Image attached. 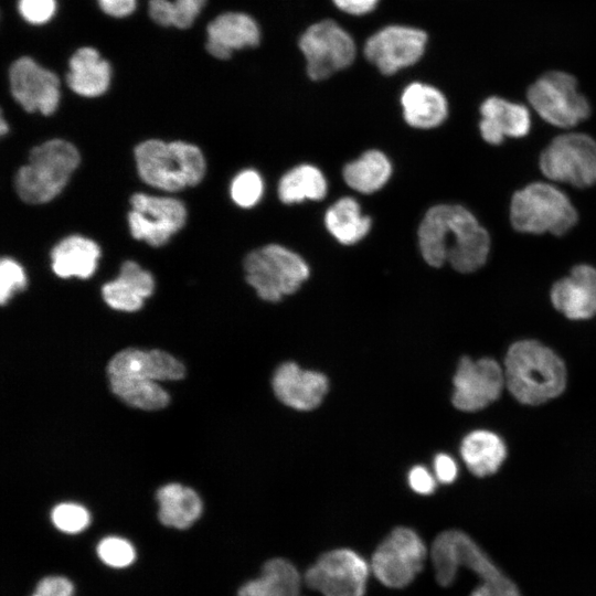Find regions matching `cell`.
Instances as JSON below:
<instances>
[{
	"label": "cell",
	"mask_w": 596,
	"mask_h": 596,
	"mask_svg": "<svg viewBox=\"0 0 596 596\" xmlns=\"http://www.w3.org/2000/svg\"><path fill=\"white\" fill-rule=\"evenodd\" d=\"M409 487L419 494H430L436 488V481L427 468L415 466L408 472Z\"/></svg>",
	"instance_id": "60d3db41"
},
{
	"label": "cell",
	"mask_w": 596,
	"mask_h": 596,
	"mask_svg": "<svg viewBox=\"0 0 596 596\" xmlns=\"http://www.w3.org/2000/svg\"><path fill=\"white\" fill-rule=\"evenodd\" d=\"M426 546L412 529H394L376 547L371 562L375 577L385 586L401 588L422 571Z\"/></svg>",
	"instance_id": "8fae6325"
},
{
	"label": "cell",
	"mask_w": 596,
	"mask_h": 596,
	"mask_svg": "<svg viewBox=\"0 0 596 596\" xmlns=\"http://www.w3.org/2000/svg\"><path fill=\"white\" fill-rule=\"evenodd\" d=\"M159 520L169 528L185 530L202 513V502L194 490L179 483H168L157 492Z\"/></svg>",
	"instance_id": "484cf974"
},
{
	"label": "cell",
	"mask_w": 596,
	"mask_h": 596,
	"mask_svg": "<svg viewBox=\"0 0 596 596\" xmlns=\"http://www.w3.org/2000/svg\"><path fill=\"white\" fill-rule=\"evenodd\" d=\"M417 236L424 260L437 268L449 263L459 273H472L485 265L490 252L487 230L459 204L432 206Z\"/></svg>",
	"instance_id": "6da1fadb"
},
{
	"label": "cell",
	"mask_w": 596,
	"mask_h": 596,
	"mask_svg": "<svg viewBox=\"0 0 596 596\" xmlns=\"http://www.w3.org/2000/svg\"><path fill=\"white\" fill-rule=\"evenodd\" d=\"M206 51L219 60L230 58L236 50L255 47L260 40L256 21L246 13L225 12L206 28Z\"/></svg>",
	"instance_id": "ffe728a7"
},
{
	"label": "cell",
	"mask_w": 596,
	"mask_h": 596,
	"mask_svg": "<svg viewBox=\"0 0 596 596\" xmlns=\"http://www.w3.org/2000/svg\"><path fill=\"white\" fill-rule=\"evenodd\" d=\"M470 596H522L518 586L505 574L480 584L471 592Z\"/></svg>",
	"instance_id": "f35d334b"
},
{
	"label": "cell",
	"mask_w": 596,
	"mask_h": 596,
	"mask_svg": "<svg viewBox=\"0 0 596 596\" xmlns=\"http://www.w3.org/2000/svg\"><path fill=\"white\" fill-rule=\"evenodd\" d=\"M461 457L468 469L478 477L494 473L502 465L507 449L502 439L488 430H475L461 441Z\"/></svg>",
	"instance_id": "4316f807"
},
{
	"label": "cell",
	"mask_w": 596,
	"mask_h": 596,
	"mask_svg": "<svg viewBox=\"0 0 596 596\" xmlns=\"http://www.w3.org/2000/svg\"><path fill=\"white\" fill-rule=\"evenodd\" d=\"M504 383V372L497 361L464 356L454 376L453 404L460 411H479L500 396Z\"/></svg>",
	"instance_id": "5bb4252c"
},
{
	"label": "cell",
	"mask_w": 596,
	"mask_h": 596,
	"mask_svg": "<svg viewBox=\"0 0 596 596\" xmlns=\"http://www.w3.org/2000/svg\"><path fill=\"white\" fill-rule=\"evenodd\" d=\"M528 100L549 124L571 128L590 115L588 100L577 89L574 76L560 71L545 73L528 89Z\"/></svg>",
	"instance_id": "52a82bcc"
},
{
	"label": "cell",
	"mask_w": 596,
	"mask_h": 596,
	"mask_svg": "<svg viewBox=\"0 0 596 596\" xmlns=\"http://www.w3.org/2000/svg\"><path fill=\"white\" fill-rule=\"evenodd\" d=\"M108 376L142 380H180L184 366L171 354L161 350L125 349L115 354L107 365Z\"/></svg>",
	"instance_id": "d6986e66"
},
{
	"label": "cell",
	"mask_w": 596,
	"mask_h": 596,
	"mask_svg": "<svg viewBox=\"0 0 596 596\" xmlns=\"http://www.w3.org/2000/svg\"><path fill=\"white\" fill-rule=\"evenodd\" d=\"M8 130H9V127H8V125H7V123H6L4 118H3V114H1L0 132L3 136V135H6L8 132Z\"/></svg>",
	"instance_id": "bcb514c9"
},
{
	"label": "cell",
	"mask_w": 596,
	"mask_h": 596,
	"mask_svg": "<svg viewBox=\"0 0 596 596\" xmlns=\"http://www.w3.org/2000/svg\"><path fill=\"white\" fill-rule=\"evenodd\" d=\"M79 160L76 147L63 139L34 147L14 178L18 195L31 204L51 201L64 189Z\"/></svg>",
	"instance_id": "277c9868"
},
{
	"label": "cell",
	"mask_w": 596,
	"mask_h": 596,
	"mask_svg": "<svg viewBox=\"0 0 596 596\" xmlns=\"http://www.w3.org/2000/svg\"><path fill=\"white\" fill-rule=\"evenodd\" d=\"M327 193L322 172L311 164H300L285 173L278 183V196L286 204L305 200L319 201Z\"/></svg>",
	"instance_id": "f546056e"
},
{
	"label": "cell",
	"mask_w": 596,
	"mask_h": 596,
	"mask_svg": "<svg viewBox=\"0 0 596 596\" xmlns=\"http://www.w3.org/2000/svg\"><path fill=\"white\" fill-rule=\"evenodd\" d=\"M577 212L567 195L545 182H533L517 191L510 204L514 230L528 234L563 235L577 222Z\"/></svg>",
	"instance_id": "5b68a950"
},
{
	"label": "cell",
	"mask_w": 596,
	"mask_h": 596,
	"mask_svg": "<svg viewBox=\"0 0 596 596\" xmlns=\"http://www.w3.org/2000/svg\"><path fill=\"white\" fill-rule=\"evenodd\" d=\"M130 205L128 225L131 235L151 246L164 245L187 220L185 206L174 198L136 193Z\"/></svg>",
	"instance_id": "4fadbf2b"
},
{
	"label": "cell",
	"mask_w": 596,
	"mask_h": 596,
	"mask_svg": "<svg viewBox=\"0 0 596 596\" xmlns=\"http://www.w3.org/2000/svg\"><path fill=\"white\" fill-rule=\"evenodd\" d=\"M246 281L259 298L276 302L296 292L309 277L301 256L278 244H268L248 253L244 259Z\"/></svg>",
	"instance_id": "8992f818"
},
{
	"label": "cell",
	"mask_w": 596,
	"mask_h": 596,
	"mask_svg": "<svg viewBox=\"0 0 596 596\" xmlns=\"http://www.w3.org/2000/svg\"><path fill=\"white\" fill-rule=\"evenodd\" d=\"M504 380L519 402L536 405L563 392L566 371L563 361L551 349L538 341L522 340L507 352Z\"/></svg>",
	"instance_id": "7a4b0ae2"
},
{
	"label": "cell",
	"mask_w": 596,
	"mask_h": 596,
	"mask_svg": "<svg viewBox=\"0 0 596 596\" xmlns=\"http://www.w3.org/2000/svg\"><path fill=\"white\" fill-rule=\"evenodd\" d=\"M134 153L140 179L163 191L196 185L206 169L201 150L184 141L149 139L140 142Z\"/></svg>",
	"instance_id": "3957f363"
},
{
	"label": "cell",
	"mask_w": 596,
	"mask_h": 596,
	"mask_svg": "<svg viewBox=\"0 0 596 596\" xmlns=\"http://www.w3.org/2000/svg\"><path fill=\"white\" fill-rule=\"evenodd\" d=\"M155 289V280L150 272L143 269L134 260L123 263L116 279L102 287L105 302L115 310L137 311L146 298Z\"/></svg>",
	"instance_id": "7402d4cb"
},
{
	"label": "cell",
	"mask_w": 596,
	"mask_h": 596,
	"mask_svg": "<svg viewBox=\"0 0 596 596\" xmlns=\"http://www.w3.org/2000/svg\"><path fill=\"white\" fill-rule=\"evenodd\" d=\"M99 246L91 238L71 235L60 241L51 252V266L61 278H89L97 268Z\"/></svg>",
	"instance_id": "d4e9b609"
},
{
	"label": "cell",
	"mask_w": 596,
	"mask_h": 596,
	"mask_svg": "<svg viewBox=\"0 0 596 596\" xmlns=\"http://www.w3.org/2000/svg\"><path fill=\"white\" fill-rule=\"evenodd\" d=\"M34 593L42 596H73L74 585L62 575H50L36 583Z\"/></svg>",
	"instance_id": "ab89813d"
},
{
	"label": "cell",
	"mask_w": 596,
	"mask_h": 596,
	"mask_svg": "<svg viewBox=\"0 0 596 596\" xmlns=\"http://www.w3.org/2000/svg\"><path fill=\"white\" fill-rule=\"evenodd\" d=\"M20 15L31 24H44L50 21L56 11L55 0H19Z\"/></svg>",
	"instance_id": "74e56055"
},
{
	"label": "cell",
	"mask_w": 596,
	"mask_h": 596,
	"mask_svg": "<svg viewBox=\"0 0 596 596\" xmlns=\"http://www.w3.org/2000/svg\"><path fill=\"white\" fill-rule=\"evenodd\" d=\"M31 596H42V595H40L38 593H33Z\"/></svg>",
	"instance_id": "7dc6e473"
},
{
	"label": "cell",
	"mask_w": 596,
	"mask_h": 596,
	"mask_svg": "<svg viewBox=\"0 0 596 596\" xmlns=\"http://www.w3.org/2000/svg\"><path fill=\"white\" fill-rule=\"evenodd\" d=\"M97 2L106 14L124 18L134 12L137 0H97Z\"/></svg>",
	"instance_id": "7bdbcfd3"
},
{
	"label": "cell",
	"mask_w": 596,
	"mask_h": 596,
	"mask_svg": "<svg viewBox=\"0 0 596 596\" xmlns=\"http://www.w3.org/2000/svg\"><path fill=\"white\" fill-rule=\"evenodd\" d=\"M67 86L77 95L97 97L109 86L111 70L99 52L91 46L78 49L70 58Z\"/></svg>",
	"instance_id": "603a6c76"
},
{
	"label": "cell",
	"mask_w": 596,
	"mask_h": 596,
	"mask_svg": "<svg viewBox=\"0 0 596 596\" xmlns=\"http://www.w3.org/2000/svg\"><path fill=\"white\" fill-rule=\"evenodd\" d=\"M480 134L490 145H500L504 138H521L531 128L529 109L521 104L492 96L480 106Z\"/></svg>",
	"instance_id": "44dd1931"
},
{
	"label": "cell",
	"mask_w": 596,
	"mask_h": 596,
	"mask_svg": "<svg viewBox=\"0 0 596 596\" xmlns=\"http://www.w3.org/2000/svg\"><path fill=\"white\" fill-rule=\"evenodd\" d=\"M434 469L437 479L443 483L453 482L458 472L455 460L446 454L436 455L434 459Z\"/></svg>",
	"instance_id": "b9f144b4"
},
{
	"label": "cell",
	"mask_w": 596,
	"mask_h": 596,
	"mask_svg": "<svg viewBox=\"0 0 596 596\" xmlns=\"http://www.w3.org/2000/svg\"><path fill=\"white\" fill-rule=\"evenodd\" d=\"M430 556L436 581L441 586L451 585L460 567L468 568L480 581L504 574L469 535L459 530L438 534L433 542Z\"/></svg>",
	"instance_id": "9c48e42d"
},
{
	"label": "cell",
	"mask_w": 596,
	"mask_h": 596,
	"mask_svg": "<svg viewBox=\"0 0 596 596\" xmlns=\"http://www.w3.org/2000/svg\"><path fill=\"white\" fill-rule=\"evenodd\" d=\"M206 0H150L148 12L159 25L188 29L203 9Z\"/></svg>",
	"instance_id": "1f68e13d"
},
{
	"label": "cell",
	"mask_w": 596,
	"mask_h": 596,
	"mask_svg": "<svg viewBox=\"0 0 596 596\" xmlns=\"http://www.w3.org/2000/svg\"><path fill=\"white\" fill-rule=\"evenodd\" d=\"M263 180L257 171H241L231 183V198L241 207L254 206L263 195Z\"/></svg>",
	"instance_id": "836d02e7"
},
{
	"label": "cell",
	"mask_w": 596,
	"mask_h": 596,
	"mask_svg": "<svg viewBox=\"0 0 596 596\" xmlns=\"http://www.w3.org/2000/svg\"><path fill=\"white\" fill-rule=\"evenodd\" d=\"M10 89L13 98L29 111L53 114L60 103V81L51 71L29 56L15 60L9 70Z\"/></svg>",
	"instance_id": "2e32d148"
},
{
	"label": "cell",
	"mask_w": 596,
	"mask_h": 596,
	"mask_svg": "<svg viewBox=\"0 0 596 596\" xmlns=\"http://www.w3.org/2000/svg\"><path fill=\"white\" fill-rule=\"evenodd\" d=\"M237 596H277L268 584L259 576L243 584Z\"/></svg>",
	"instance_id": "f6af8a7d"
},
{
	"label": "cell",
	"mask_w": 596,
	"mask_h": 596,
	"mask_svg": "<svg viewBox=\"0 0 596 596\" xmlns=\"http://www.w3.org/2000/svg\"><path fill=\"white\" fill-rule=\"evenodd\" d=\"M343 12L353 15H362L375 9L379 0H332Z\"/></svg>",
	"instance_id": "ee69618b"
},
{
	"label": "cell",
	"mask_w": 596,
	"mask_h": 596,
	"mask_svg": "<svg viewBox=\"0 0 596 596\" xmlns=\"http://www.w3.org/2000/svg\"><path fill=\"white\" fill-rule=\"evenodd\" d=\"M392 166L379 150H368L343 168V179L353 190L370 194L380 190L390 179Z\"/></svg>",
	"instance_id": "f1b7e54d"
},
{
	"label": "cell",
	"mask_w": 596,
	"mask_h": 596,
	"mask_svg": "<svg viewBox=\"0 0 596 596\" xmlns=\"http://www.w3.org/2000/svg\"><path fill=\"white\" fill-rule=\"evenodd\" d=\"M427 34L415 28L390 25L370 36L364 53L370 63L392 75L415 64L423 55Z\"/></svg>",
	"instance_id": "9a60e30c"
},
{
	"label": "cell",
	"mask_w": 596,
	"mask_h": 596,
	"mask_svg": "<svg viewBox=\"0 0 596 596\" xmlns=\"http://www.w3.org/2000/svg\"><path fill=\"white\" fill-rule=\"evenodd\" d=\"M52 522L56 529L68 534L85 530L89 524L88 511L75 503H61L52 510Z\"/></svg>",
	"instance_id": "d590c367"
},
{
	"label": "cell",
	"mask_w": 596,
	"mask_h": 596,
	"mask_svg": "<svg viewBox=\"0 0 596 596\" xmlns=\"http://www.w3.org/2000/svg\"><path fill=\"white\" fill-rule=\"evenodd\" d=\"M551 301L556 310L573 320H583L596 315V268L579 264L568 276L554 283Z\"/></svg>",
	"instance_id": "ac0fdd59"
},
{
	"label": "cell",
	"mask_w": 596,
	"mask_h": 596,
	"mask_svg": "<svg viewBox=\"0 0 596 596\" xmlns=\"http://www.w3.org/2000/svg\"><path fill=\"white\" fill-rule=\"evenodd\" d=\"M113 393L128 405L146 411L160 409L169 403L168 393L155 381L109 376Z\"/></svg>",
	"instance_id": "4dcf8cb0"
},
{
	"label": "cell",
	"mask_w": 596,
	"mask_h": 596,
	"mask_svg": "<svg viewBox=\"0 0 596 596\" xmlns=\"http://www.w3.org/2000/svg\"><path fill=\"white\" fill-rule=\"evenodd\" d=\"M28 279L22 266L10 257L0 263V302L6 305L12 296L26 287Z\"/></svg>",
	"instance_id": "8d00e7d4"
},
{
	"label": "cell",
	"mask_w": 596,
	"mask_h": 596,
	"mask_svg": "<svg viewBox=\"0 0 596 596\" xmlns=\"http://www.w3.org/2000/svg\"><path fill=\"white\" fill-rule=\"evenodd\" d=\"M307 73L313 81L328 78L352 64L355 44L351 35L332 20L310 25L299 40Z\"/></svg>",
	"instance_id": "30bf717a"
},
{
	"label": "cell",
	"mask_w": 596,
	"mask_h": 596,
	"mask_svg": "<svg viewBox=\"0 0 596 596\" xmlns=\"http://www.w3.org/2000/svg\"><path fill=\"white\" fill-rule=\"evenodd\" d=\"M405 121L418 129H430L444 123L448 104L443 93L427 84L412 83L401 96Z\"/></svg>",
	"instance_id": "cb8c5ba5"
},
{
	"label": "cell",
	"mask_w": 596,
	"mask_h": 596,
	"mask_svg": "<svg viewBox=\"0 0 596 596\" xmlns=\"http://www.w3.org/2000/svg\"><path fill=\"white\" fill-rule=\"evenodd\" d=\"M324 224L329 233L341 244L352 245L370 231L372 221L362 215L359 203L352 198H342L328 209Z\"/></svg>",
	"instance_id": "83f0119b"
},
{
	"label": "cell",
	"mask_w": 596,
	"mask_h": 596,
	"mask_svg": "<svg viewBox=\"0 0 596 596\" xmlns=\"http://www.w3.org/2000/svg\"><path fill=\"white\" fill-rule=\"evenodd\" d=\"M272 384L278 400L298 411H311L319 406L329 387L324 374L304 370L291 361L276 369Z\"/></svg>",
	"instance_id": "e0dca14e"
},
{
	"label": "cell",
	"mask_w": 596,
	"mask_h": 596,
	"mask_svg": "<svg viewBox=\"0 0 596 596\" xmlns=\"http://www.w3.org/2000/svg\"><path fill=\"white\" fill-rule=\"evenodd\" d=\"M540 169L550 180L592 187L596 184V141L581 132L560 135L542 151Z\"/></svg>",
	"instance_id": "ba28073f"
},
{
	"label": "cell",
	"mask_w": 596,
	"mask_h": 596,
	"mask_svg": "<svg viewBox=\"0 0 596 596\" xmlns=\"http://www.w3.org/2000/svg\"><path fill=\"white\" fill-rule=\"evenodd\" d=\"M100 561L113 568H125L136 558V552L130 542L117 536L103 539L97 545Z\"/></svg>",
	"instance_id": "e575fe53"
},
{
	"label": "cell",
	"mask_w": 596,
	"mask_h": 596,
	"mask_svg": "<svg viewBox=\"0 0 596 596\" xmlns=\"http://www.w3.org/2000/svg\"><path fill=\"white\" fill-rule=\"evenodd\" d=\"M260 577L277 596H299L301 577L289 561L276 557L267 561L260 572Z\"/></svg>",
	"instance_id": "d6a6232c"
},
{
	"label": "cell",
	"mask_w": 596,
	"mask_h": 596,
	"mask_svg": "<svg viewBox=\"0 0 596 596\" xmlns=\"http://www.w3.org/2000/svg\"><path fill=\"white\" fill-rule=\"evenodd\" d=\"M369 565L349 549L323 553L305 574V583L324 596H363Z\"/></svg>",
	"instance_id": "7c38bea8"
}]
</instances>
